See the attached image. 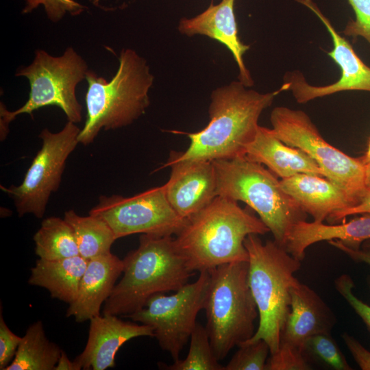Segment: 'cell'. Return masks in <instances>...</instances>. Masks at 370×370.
<instances>
[{
    "instance_id": "cell-7",
    "label": "cell",
    "mask_w": 370,
    "mask_h": 370,
    "mask_svg": "<svg viewBox=\"0 0 370 370\" xmlns=\"http://www.w3.org/2000/svg\"><path fill=\"white\" fill-rule=\"evenodd\" d=\"M249 262L220 265L210 271L204 309L215 357L224 359L255 334L258 310L248 284Z\"/></svg>"
},
{
    "instance_id": "cell-34",
    "label": "cell",
    "mask_w": 370,
    "mask_h": 370,
    "mask_svg": "<svg viewBox=\"0 0 370 370\" xmlns=\"http://www.w3.org/2000/svg\"><path fill=\"white\" fill-rule=\"evenodd\" d=\"M342 338L354 359L362 370H370V352L365 349L354 336L343 333Z\"/></svg>"
},
{
    "instance_id": "cell-13",
    "label": "cell",
    "mask_w": 370,
    "mask_h": 370,
    "mask_svg": "<svg viewBox=\"0 0 370 370\" xmlns=\"http://www.w3.org/2000/svg\"><path fill=\"white\" fill-rule=\"evenodd\" d=\"M295 1L313 12L326 27L333 42V49L328 55L339 66L341 72L338 80L325 86L308 84L298 71L286 73L284 82L288 84V90L292 92L296 101L305 103L316 98L346 90L370 92V67L358 57L348 40L337 32L312 0Z\"/></svg>"
},
{
    "instance_id": "cell-37",
    "label": "cell",
    "mask_w": 370,
    "mask_h": 370,
    "mask_svg": "<svg viewBox=\"0 0 370 370\" xmlns=\"http://www.w3.org/2000/svg\"><path fill=\"white\" fill-rule=\"evenodd\" d=\"M75 360L71 361L66 354L62 350L61 355L54 370H80Z\"/></svg>"
},
{
    "instance_id": "cell-9",
    "label": "cell",
    "mask_w": 370,
    "mask_h": 370,
    "mask_svg": "<svg viewBox=\"0 0 370 370\" xmlns=\"http://www.w3.org/2000/svg\"><path fill=\"white\" fill-rule=\"evenodd\" d=\"M270 121L272 129L284 144L306 153L323 171L325 177L360 202L367 187L362 157H351L329 144L302 110L275 107Z\"/></svg>"
},
{
    "instance_id": "cell-21",
    "label": "cell",
    "mask_w": 370,
    "mask_h": 370,
    "mask_svg": "<svg viewBox=\"0 0 370 370\" xmlns=\"http://www.w3.org/2000/svg\"><path fill=\"white\" fill-rule=\"evenodd\" d=\"M334 239L352 249H360L363 242L370 239V214L338 225L300 221L291 229L284 248L294 258L301 261L310 245Z\"/></svg>"
},
{
    "instance_id": "cell-30",
    "label": "cell",
    "mask_w": 370,
    "mask_h": 370,
    "mask_svg": "<svg viewBox=\"0 0 370 370\" xmlns=\"http://www.w3.org/2000/svg\"><path fill=\"white\" fill-rule=\"evenodd\" d=\"M355 19L347 23L343 34L354 38L361 36L370 45V0H348Z\"/></svg>"
},
{
    "instance_id": "cell-33",
    "label": "cell",
    "mask_w": 370,
    "mask_h": 370,
    "mask_svg": "<svg viewBox=\"0 0 370 370\" xmlns=\"http://www.w3.org/2000/svg\"><path fill=\"white\" fill-rule=\"evenodd\" d=\"M22 337L11 331L0 312V369L5 368L13 360Z\"/></svg>"
},
{
    "instance_id": "cell-6",
    "label": "cell",
    "mask_w": 370,
    "mask_h": 370,
    "mask_svg": "<svg viewBox=\"0 0 370 370\" xmlns=\"http://www.w3.org/2000/svg\"><path fill=\"white\" fill-rule=\"evenodd\" d=\"M212 162L217 196L247 204L269 229L275 242L284 247L292 227L306 221L308 214L282 189L280 180L261 164L245 156Z\"/></svg>"
},
{
    "instance_id": "cell-11",
    "label": "cell",
    "mask_w": 370,
    "mask_h": 370,
    "mask_svg": "<svg viewBox=\"0 0 370 370\" xmlns=\"http://www.w3.org/2000/svg\"><path fill=\"white\" fill-rule=\"evenodd\" d=\"M210 280L209 271L199 272L195 282L171 295H152L143 308L126 317L152 328L160 348L177 360L196 325L199 312L204 308Z\"/></svg>"
},
{
    "instance_id": "cell-27",
    "label": "cell",
    "mask_w": 370,
    "mask_h": 370,
    "mask_svg": "<svg viewBox=\"0 0 370 370\" xmlns=\"http://www.w3.org/2000/svg\"><path fill=\"white\" fill-rule=\"evenodd\" d=\"M302 354L309 363L312 361L334 370L352 369L330 332L308 338L303 346Z\"/></svg>"
},
{
    "instance_id": "cell-25",
    "label": "cell",
    "mask_w": 370,
    "mask_h": 370,
    "mask_svg": "<svg viewBox=\"0 0 370 370\" xmlns=\"http://www.w3.org/2000/svg\"><path fill=\"white\" fill-rule=\"evenodd\" d=\"M33 239L39 258L58 260L79 255L73 230L64 218L43 219Z\"/></svg>"
},
{
    "instance_id": "cell-5",
    "label": "cell",
    "mask_w": 370,
    "mask_h": 370,
    "mask_svg": "<svg viewBox=\"0 0 370 370\" xmlns=\"http://www.w3.org/2000/svg\"><path fill=\"white\" fill-rule=\"evenodd\" d=\"M244 245L249 254L248 284L258 308L259 323L254 336L243 343L263 339L270 354H273L280 346L291 310L290 289L298 280L294 273L300 269L301 261L274 240L263 243L258 234H249Z\"/></svg>"
},
{
    "instance_id": "cell-18",
    "label": "cell",
    "mask_w": 370,
    "mask_h": 370,
    "mask_svg": "<svg viewBox=\"0 0 370 370\" xmlns=\"http://www.w3.org/2000/svg\"><path fill=\"white\" fill-rule=\"evenodd\" d=\"M123 270V260L111 252L88 260L77 295L69 304L66 316L82 323L100 315L101 307L112 293Z\"/></svg>"
},
{
    "instance_id": "cell-35",
    "label": "cell",
    "mask_w": 370,
    "mask_h": 370,
    "mask_svg": "<svg viewBox=\"0 0 370 370\" xmlns=\"http://www.w3.org/2000/svg\"><path fill=\"white\" fill-rule=\"evenodd\" d=\"M356 214H370V186L367 187L365 194L357 205L335 212L330 214L327 219L333 224L339 223L349 215Z\"/></svg>"
},
{
    "instance_id": "cell-10",
    "label": "cell",
    "mask_w": 370,
    "mask_h": 370,
    "mask_svg": "<svg viewBox=\"0 0 370 370\" xmlns=\"http://www.w3.org/2000/svg\"><path fill=\"white\" fill-rule=\"evenodd\" d=\"M80 130L68 121L58 132L43 129L39 134L42 146L34 158L22 183L1 189L11 197L19 217L32 214L38 219L45 214L50 196L60 186L66 162L79 143Z\"/></svg>"
},
{
    "instance_id": "cell-3",
    "label": "cell",
    "mask_w": 370,
    "mask_h": 370,
    "mask_svg": "<svg viewBox=\"0 0 370 370\" xmlns=\"http://www.w3.org/2000/svg\"><path fill=\"white\" fill-rule=\"evenodd\" d=\"M119 61L110 81L90 70L86 73V120L78 135L83 145L92 143L101 130L132 124L149 106L148 93L153 75L146 60L132 49H123Z\"/></svg>"
},
{
    "instance_id": "cell-39",
    "label": "cell",
    "mask_w": 370,
    "mask_h": 370,
    "mask_svg": "<svg viewBox=\"0 0 370 370\" xmlns=\"http://www.w3.org/2000/svg\"><path fill=\"white\" fill-rule=\"evenodd\" d=\"M362 158L365 163L370 161V140L368 144V147H367L365 155L362 156Z\"/></svg>"
},
{
    "instance_id": "cell-1",
    "label": "cell",
    "mask_w": 370,
    "mask_h": 370,
    "mask_svg": "<svg viewBox=\"0 0 370 370\" xmlns=\"http://www.w3.org/2000/svg\"><path fill=\"white\" fill-rule=\"evenodd\" d=\"M288 88L284 82L278 90L260 93L234 81L216 88L210 95L208 124L199 132L186 134L190 144L186 151L177 152L179 157L214 161L245 156L257 134L260 114Z\"/></svg>"
},
{
    "instance_id": "cell-14",
    "label": "cell",
    "mask_w": 370,
    "mask_h": 370,
    "mask_svg": "<svg viewBox=\"0 0 370 370\" xmlns=\"http://www.w3.org/2000/svg\"><path fill=\"white\" fill-rule=\"evenodd\" d=\"M171 169L164 185L167 199L182 217L187 219L217 197V176L212 161L184 160L171 151L164 166Z\"/></svg>"
},
{
    "instance_id": "cell-4",
    "label": "cell",
    "mask_w": 370,
    "mask_h": 370,
    "mask_svg": "<svg viewBox=\"0 0 370 370\" xmlns=\"http://www.w3.org/2000/svg\"><path fill=\"white\" fill-rule=\"evenodd\" d=\"M123 277L103 304L102 314L127 316L157 293L176 291L193 273L172 236L142 234L138 247L123 259Z\"/></svg>"
},
{
    "instance_id": "cell-31",
    "label": "cell",
    "mask_w": 370,
    "mask_h": 370,
    "mask_svg": "<svg viewBox=\"0 0 370 370\" xmlns=\"http://www.w3.org/2000/svg\"><path fill=\"white\" fill-rule=\"evenodd\" d=\"M26 5L23 13L31 12L39 5H43L48 18L53 22H58L69 12L73 15L79 14L84 7L73 0H25Z\"/></svg>"
},
{
    "instance_id": "cell-24",
    "label": "cell",
    "mask_w": 370,
    "mask_h": 370,
    "mask_svg": "<svg viewBox=\"0 0 370 370\" xmlns=\"http://www.w3.org/2000/svg\"><path fill=\"white\" fill-rule=\"evenodd\" d=\"M64 219L73 230L79 256L90 260L111 252L116 238L104 220L90 214L82 217L73 210L66 211Z\"/></svg>"
},
{
    "instance_id": "cell-32",
    "label": "cell",
    "mask_w": 370,
    "mask_h": 370,
    "mask_svg": "<svg viewBox=\"0 0 370 370\" xmlns=\"http://www.w3.org/2000/svg\"><path fill=\"white\" fill-rule=\"evenodd\" d=\"M334 285L336 291L360 317L370 332V306L354 294V283L352 278L347 274H343L335 280Z\"/></svg>"
},
{
    "instance_id": "cell-20",
    "label": "cell",
    "mask_w": 370,
    "mask_h": 370,
    "mask_svg": "<svg viewBox=\"0 0 370 370\" xmlns=\"http://www.w3.org/2000/svg\"><path fill=\"white\" fill-rule=\"evenodd\" d=\"M245 157L266 165L276 176L285 179L299 173L325 177L323 171L306 153L284 144L273 129L259 126Z\"/></svg>"
},
{
    "instance_id": "cell-8",
    "label": "cell",
    "mask_w": 370,
    "mask_h": 370,
    "mask_svg": "<svg viewBox=\"0 0 370 370\" xmlns=\"http://www.w3.org/2000/svg\"><path fill=\"white\" fill-rule=\"evenodd\" d=\"M88 71V65L73 47H68L58 57L42 49L35 51L29 66L18 70L16 76L25 77L30 86L26 103L15 111H8L1 103V141L9 132V123L21 114H32L34 110L56 106L62 109L68 121L77 123L82 119V106L76 97V87Z\"/></svg>"
},
{
    "instance_id": "cell-36",
    "label": "cell",
    "mask_w": 370,
    "mask_h": 370,
    "mask_svg": "<svg viewBox=\"0 0 370 370\" xmlns=\"http://www.w3.org/2000/svg\"><path fill=\"white\" fill-rule=\"evenodd\" d=\"M332 246L342 251L350 258L357 262H363L370 265V248L352 249L338 240H330L328 241ZM368 287L370 291V275L367 279Z\"/></svg>"
},
{
    "instance_id": "cell-23",
    "label": "cell",
    "mask_w": 370,
    "mask_h": 370,
    "mask_svg": "<svg viewBox=\"0 0 370 370\" xmlns=\"http://www.w3.org/2000/svg\"><path fill=\"white\" fill-rule=\"evenodd\" d=\"M61 352L60 347L47 337L42 322L37 321L27 329L5 370H54Z\"/></svg>"
},
{
    "instance_id": "cell-19",
    "label": "cell",
    "mask_w": 370,
    "mask_h": 370,
    "mask_svg": "<svg viewBox=\"0 0 370 370\" xmlns=\"http://www.w3.org/2000/svg\"><path fill=\"white\" fill-rule=\"evenodd\" d=\"M280 184L315 223H323L332 213L359 203L344 189L322 176L299 173L282 179Z\"/></svg>"
},
{
    "instance_id": "cell-17",
    "label": "cell",
    "mask_w": 370,
    "mask_h": 370,
    "mask_svg": "<svg viewBox=\"0 0 370 370\" xmlns=\"http://www.w3.org/2000/svg\"><path fill=\"white\" fill-rule=\"evenodd\" d=\"M290 294L291 310L280 344L295 347L302 352L308 338L330 332L336 323V317L316 292L299 280L291 287Z\"/></svg>"
},
{
    "instance_id": "cell-16",
    "label": "cell",
    "mask_w": 370,
    "mask_h": 370,
    "mask_svg": "<svg viewBox=\"0 0 370 370\" xmlns=\"http://www.w3.org/2000/svg\"><path fill=\"white\" fill-rule=\"evenodd\" d=\"M234 2L235 0H221L217 5L211 2L208 8L198 15L182 18L177 29L187 36H206L225 45L238 65V81L249 88L254 84V81L243 61V55L249 45L243 43L238 37Z\"/></svg>"
},
{
    "instance_id": "cell-15",
    "label": "cell",
    "mask_w": 370,
    "mask_h": 370,
    "mask_svg": "<svg viewBox=\"0 0 370 370\" xmlns=\"http://www.w3.org/2000/svg\"><path fill=\"white\" fill-rule=\"evenodd\" d=\"M139 336H154L152 328L125 321L113 314L90 320L88 341L75 361L81 369L105 370L115 366V356L127 341Z\"/></svg>"
},
{
    "instance_id": "cell-38",
    "label": "cell",
    "mask_w": 370,
    "mask_h": 370,
    "mask_svg": "<svg viewBox=\"0 0 370 370\" xmlns=\"http://www.w3.org/2000/svg\"><path fill=\"white\" fill-rule=\"evenodd\" d=\"M365 182L367 186H370V161L365 163Z\"/></svg>"
},
{
    "instance_id": "cell-12",
    "label": "cell",
    "mask_w": 370,
    "mask_h": 370,
    "mask_svg": "<svg viewBox=\"0 0 370 370\" xmlns=\"http://www.w3.org/2000/svg\"><path fill=\"white\" fill-rule=\"evenodd\" d=\"M89 214L104 220L116 239L138 233L176 235L187 221L169 203L164 185L128 197L101 195Z\"/></svg>"
},
{
    "instance_id": "cell-26",
    "label": "cell",
    "mask_w": 370,
    "mask_h": 370,
    "mask_svg": "<svg viewBox=\"0 0 370 370\" xmlns=\"http://www.w3.org/2000/svg\"><path fill=\"white\" fill-rule=\"evenodd\" d=\"M190 339L189 351L184 359L175 360L169 365L161 363L160 367L167 370H224L213 353L206 328L197 322Z\"/></svg>"
},
{
    "instance_id": "cell-28",
    "label": "cell",
    "mask_w": 370,
    "mask_h": 370,
    "mask_svg": "<svg viewBox=\"0 0 370 370\" xmlns=\"http://www.w3.org/2000/svg\"><path fill=\"white\" fill-rule=\"evenodd\" d=\"M238 347L224 370H265L270 349L264 340L243 343Z\"/></svg>"
},
{
    "instance_id": "cell-29",
    "label": "cell",
    "mask_w": 370,
    "mask_h": 370,
    "mask_svg": "<svg viewBox=\"0 0 370 370\" xmlns=\"http://www.w3.org/2000/svg\"><path fill=\"white\" fill-rule=\"evenodd\" d=\"M312 367L302 352L293 347L280 344L279 348L268 358L265 370H309Z\"/></svg>"
},
{
    "instance_id": "cell-40",
    "label": "cell",
    "mask_w": 370,
    "mask_h": 370,
    "mask_svg": "<svg viewBox=\"0 0 370 370\" xmlns=\"http://www.w3.org/2000/svg\"><path fill=\"white\" fill-rule=\"evenodd\" d=\"M362 248H370V239L365 241L362 244Z\"/></svg>"
},
{
    "instance_id": "cell-22",
    "label": "cell",
    "mask_w": 370,
    "mask_h": 370,
    "mask_svg": "<svg viewBox=\"0 0 370 370\" xmlns=\"http://www.w3.org/2000/svg\"><path fill=\"white\" fill-rule=\"evenodd\" d=\"M88 261L79 255L58 260L38 258L30 269L28 283L47 289L52 298L69 305L77 295Z\"/></svg>"
},
{
    "instance_id": "cell-2",
    "label": "cell",
    "mask_w": 370,
    "mask_h": 370,
    "mask_svg": "<svg viewBox=\"0 0 370 370\" xmlns=\"http://www.w3.org/2000/svg\"><path fill=\"white\" fill-rule=\"evenodd\" d=\"M269 232L260 218L237 201L217 196L187 219L174 242L190 271H209L227 263L248 262L245 238Z\"/></svg>"
}]
</instances>
